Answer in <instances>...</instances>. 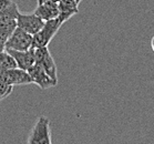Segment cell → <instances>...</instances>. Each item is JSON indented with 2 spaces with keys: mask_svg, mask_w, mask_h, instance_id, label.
Wrapping results in <instances>:
<instances>
[{
  "mask_svg": "<svg viewBox=\"0 0 154 144\" xmlns=\"http://www.w3.org/2000/svg\"><path fill=\"white\" fill-rule=\"evenodd\" d=\"M42 1H54V2H59L60 0H38V2H42Z\"/></svg>",
  "mask_w": 154,
  "mask_h": 144,
  "instance_id": "cell-17",
  "label": "cell"
},
{
  "mask_svg": "<svg viewBox=\"0 0 154 144\" xmlns=\"http://www.w3.org/2000/svg\"><path fill=\"white\" fill-rule=\"evenodd\" d=\"M11 1H12V0H0V12L4 10L5 8L7 7Z\"/></svg>",
  "mask_w": 154,
  "mask_h": 144,
  "instance_id": "cell-14",
  "label": "cell"
},
{
  "mask_svg": "<svg viewBox=\"0 0 154 144\" xmlns=\"http://www.w3.org/2000/svg\"><path fill=\"white\" fill-rule=\"evenodd\" d=\"M12 88L14 87L6 84L4 81L0 79V102L10 95V93L12 92Z\"/></svg>",
  "mask_w": 154,
  "mask_h": 144,
  "instance_id": "cell-13",
  "label": "cell"
},
{
  "mask_svg": "<svg viewBox=\"0 0 154 144\" xmlns=\"http://www.w3.org/2000/svg\"><path fill=\"white\" fill-rule=\"evenodd\" d=\"M29 144H51V130H50V121L46 116L38 118L37 122L32 127L27 140Z\"/></svg>",
  "mask_w": 154,
  "mask_h": 144,
  "instance_id": "cell-2",
  "label": "cell"
},
{
  "mask_svg": "<svg viewBox=\"0 0 154 144\" xmlns=\"http://www.w3.org/2000/svg\"><path fill=\"white\" fill-rule=\"evenodd\" d=\"M28 73L31 78L32 83H35L41 89V90H47V89L53 88L56 87L58 81L53 80L46 71L43 70L39 64L35 63L31 68H29Z\"/></svg>",
  "mask_w": 154,
  "mask_h": 144,
  "instance_id": "cell-6",
  "label": "cell"
},
{
  "mask_svg": "<svg viewBox=\"0 0 154 144\" xmlns=\"http://www.w3.org/2000/svg\"><path fill=\"white\" fill-rule=\"evenodd\" d=\"M4 50H6V46L4 42H0V51H4Z\"/></svg>",
  "mask_w": 154,
  "mask_h": 144,
  "instance_id": "cell-16",
  "label": "cell"
},
{
  "mask_svg": "<svg viewBox=\"0 0 154 144\" xmlns=\"http://www.w3.org/2000/svg\"><path fill=\"white\" fill-rule=\"evenodd\" d=\"M14 59L17 67L23 70H28L35 63V48L32 47L28 50L19 51V50H7Z\"/></svg>",
  "mask_w": 154,
  "mask_h": 144,
  "instance_id": "cell-8",
  "label": "cell"
},
{
  "mask_svg": "<svg viewBox=\"0 0 154 144\" xmlns=\"http://www.w3.org/2000/svg\"><path fill=\"white\" fill-rule=\"evenodd\" d=\"M6 50H28L32 48V35L20 28H16L12 35L5 42Z\"/></svg>",
  "mask_w": 154,
  "mask_h": 144,
  "instance_id": "cell-5",
  "label": "cell"
},
{
  "mask_svg": "<svg viewBox=\"0 0 154 144\" xmlns=\"http://www.w3.org/2000/svg\"><path fill=\"white\" fill-rule=\"evenodd\" d=\"M45 21L37 14H21L19 12L17 17V27L25 30L30 35H35L42 28Z\"/></svg>",
  "mask_w": 154,
  "mask_h": 144,
  "instance_id": "cell-7",
  "label": "cell"
},
{
  "mask_svg": "<svg viewBox=\"0 0 154 144\" xmlns=\"http://www.w3.org/2000/svg\"><path fill=\"white\" fill-rule=\"evenodd\" d=\"M74 1H75V2H77L78 5H79L81 2V1H82V0H74Z\"/></svg>",
  "mask_w": 154,
  "mask_h": 144,
  "instance_id": "cell-18",
  "label": "cell"
},
{
  "mask_svg": "<svg viewBox=\"0 0 154 144\" xmlns=\"http://www.w3.org/2000/svg\"><path fill=\"white\" fill-rule=\"evenodd\" d=\"M0 79L4 81L6 84H9L11 87L26 85L32 83L28 71L20 69L18 67L6 69V70H0Z\"/></svg>",
  "mask_w": 154,
  "mask_h": 144,
  "instance_id": "cell-3",
  "label": "cell"
},
{
  "mask_svg": "<svg viewBox=\"0 0 154 144\" xmlns=\"http://www.w3.org/2000/svg\"><path fill=\"white\" fill-rule=\"evenodd\" d=\"M17 28V19L1 18L0 19V42H6Z\"/></svg>",
  "mask_w": 154,
  "mask_h": 144,
  "instance_id": "cell-11",
  "label": "cell"
},
{
  "mask_svg": "<svg viewBox=\"0 0 154 144\" xmlns=\"http://www.w3.org/2000/svg\"><path fill=\"white\" fill-rule=\"evenodd\" d=\"M61 26H62V22L59 20V18L45 21L42 28L32 35V47L33 48L48 47L51 40L54 38V35L58 33Z\"/></svg>",
  "mask_w": 154,
  "mask_h": 144,
  "instance_id": "cell-1",
  "label": "cell"
},
{
  "mask_svg": "<svg viewBox=\"0 0 154 144\" xmlns=\"http://www.w3.org/2000/svg\"><path fill=\"white\" fill-rule=\"evenodd\" d=\"M14 67H17V63L10 53L7 50L0 51V70H6Z\"/></svg>",
  "mask_w": 154,
  "mask_h": 144,
  "instance_id": "cell-12",
  "label": "cell"
},
{
  "mask_svg": "<svg viewBox=\"0 0 154 144\" xmlns=\"http://www.w3.org/2000/svg\"><path fill=\"white\" fill-rule=\"evenodd\" d=\"M35 14L40 17L43 21L58 18L59 16V4L54 1H42L38 2L35 9Z\"/></svg>",
  "mask_w": 154,
  "mask_h": 144,
  "instance_id": "cell-9",
  "label": "cell"
},
{
  "mask_svg": "<svg viewBox=\"0 0 154 144\" xmlns=\"http://www.w3.org/2000/svg\"><path fill=\"white\" fill-rule=\"evenodd\" d=\"M35 63L39 64L53 80L58 81L57 64L53 60L52 56H51V53H50L49 49H48V47L35 48Z\"/></svg>",
  "mask_w": 154,
  "mask_h": 144,
  "instance_id": "cell-4",
  "label": "cell"
},
{
  "mask_svg": "<svg viewBox=\"0 0 154 144\" xmlns=\"http://www.w3.org/2000/svg\"><path fill=\"white\" fill-rule=\"evenodd\" d=\"M151 48H152V51L154 52V35L151 39Z\"/></svg>",
  "mask_w": 154,
  "mask_h": 144,
  "instance_id": "cell-15",
  "label": "cell"
},
{
  "mask_svg": "<svg viewBox=\"0 0 154 144\" xmlns=\"http://www.w3.org/2000/svg\"><path fill=\"white\" fill-rule=\"evenodd\" d=\"M58 4H59L58 18L62 22V25L71 17H73L75 14H78V4L74 0H60Z\"/></svg>",
  "mask_w": 154,
  "mask_h": 144,
  "instance_id": "cell-10",
  "label": "cell"
}]
</instances>
